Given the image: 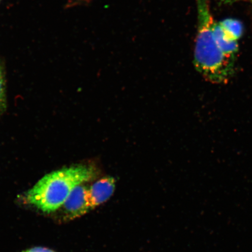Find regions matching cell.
Masks as SVG:
<instances>
[{
  "label": "cell",
  "mask_w": 252,
  "mask_h": 252,
  "mask_svg": "<svg viewBox=\"0 0 252 252\" xmlns=\"http://www.w3.org/2000/svg\"><path fill=\"white\" fill-rule=\"evenodd\" d=\"M197 31L194 52L196 70L214 84L225 83L231 77L235 59L226 56L214 36V20L206 0H197Z\"/></svg>",
  "instance_id": "cell-1"
},
{
  "label": "cell",
  "mask_w": 252,
  "mask_h": 252,
  "mask_svg": "<svg viewBox=\"0 0 252 252\" xmlns=\"http://www.w3.org/2000/svg\"><path fill=\"white\" fill-rule=\"evenodd\" d=\"M97 171L93 166L77 165L49 173L37 182L26 195L28 203L42 212L58 210L77 186L93 180Z\"/></svg>",
  "instance_id": "cell-2"
},
{
  "label": "cell",
  "mask_w": 252,
  "mask_h": 252,
  "mask_svg": "<svg viewBox=\"0 0 252 252\" xmlns=\"http://www.w3.org/2000/svg\"><path fill=\"white\" fill-rule=\"evenodd\" d=\"M88 189L83 184L77 186L59 210H61L63 220H71L86 214L91 210L88 200Z\"/></svg>",
  "instance_id": "cell-3"
},
{
  "label": "cell",
  "mask_w": 252,
  "mask_h": 252,
  "mask_svg": "<svg viewBox=\"0 0 252 252\" xmlns=\"http://www.w3.org/2000/svg\"><path fill=\"white\" fill-rule=\"evenodd\" d=\"M115 187V180L112 177L103 178L94 183L88 191L91 209L108 200L114 193Z\"/></svg>",
  "instance_id": "cell-4"
},
{
  "label": "cell",
  "mask_w": 252,
  "mask_h": 252,
  "mask_svg": "<svg viewBox=\"0 0 252 252\" xmlns=\"http://www.w3.org/2000/svg\"><path fill=\"white\" fill-rule=\"evenodd\" d=\"M6 104H7V102H6L4 75H3L2 70L0 66V115L5 111Z\"/></svg>",
  "instance_id": "cell-5"
},
{
  "label": "cell",
  "mask_w": 252,
  "mask_h": 252,
  "mask_svg": "<svg viewBox=\"0 0 252 252\" xmlns=\"http://www.w3.org/2000/svg\"><path fill=\"white\" fill-rule=\"evenodd\" d=\"M24 252H54L48 249L44 248H34Z\"/></svg>",
  "instance_id": "cell-6"
},
{
  "label": "cell",
  "mask_w": 252,
  "mask_h": 252,
  "mask_svg": "<svg viewBox=\"0 0 252 252\" xmlns=\"http://www.w3.org/2000/svg\"><path fill=\"white\" fill-rule=\"evenodd\" d=\"M227 1H246L252 3V0H227Z\"/></svg>",
  "instance_id": "cell-7"
}]
</instances>
